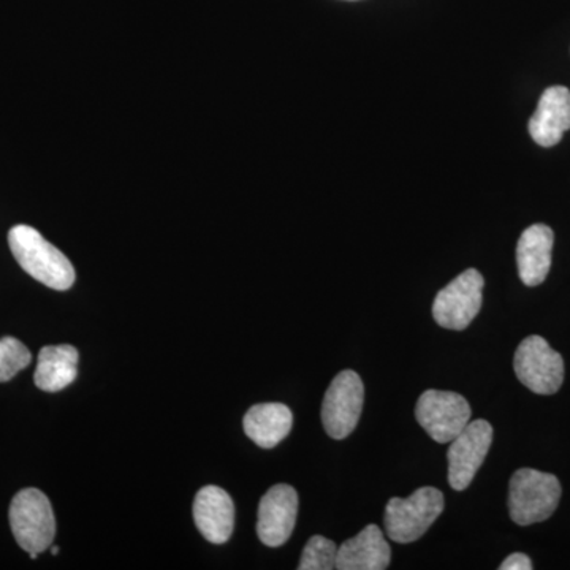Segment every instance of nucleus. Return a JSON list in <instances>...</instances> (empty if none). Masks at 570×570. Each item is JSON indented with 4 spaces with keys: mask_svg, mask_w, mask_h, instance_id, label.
<instances>
[{
    "mask_svg": "<svg viewBox=\"0 0 570 570\" xmlns=\"http://www.w3.org/2000/svg\"><path fill=\"white\" fill-rule=\"evenodd\" d=\"M11 253L18 264L33 279L55 288V291H69L75 283V268L50 242L43 238L29 225H17L9 234Z\"/></svg>",
    "mask_w": 570,
    "mask_h": 570,
    "instance_id": "f257e3e1",
    "label": "nucleus"
},
{
    "mask_svg": "<svg viewBox=\"0 0 570 570\" xmlns=\"http://www.w3.org/2000/svg\"><path fill=\"white\" fill-rule=\"evenodd\" d=\"M560 499V480L549 472L523 468L510 479V519L520 527H530L549 520L558 509Z\"/></svg>",
    "mask_w": 570,
    "mask_h": 570,
    "instance_id": "f03ea898",
    "label": "nucleus"
},
{
    "mask_svg": "<svg viewBox=\"0 0 570 570\" xmlns=\"http://www.w3.org/2000/svg\"><path fill=\"white\" fill-rule=\"evenodd\" d=\"M444 508V494L434 487H423L409 498H392L385 508V531L393 542H415L430 530Z\"/></svg>",
    "mask_w": 570,
    "mask_h": 570,
    "instance_id": "7ed1b4c3",
    "label": "nucleus"
},
{
    "mask_svg": "<svg viewBox=\"0 0 570 570\" xmlns=\"http://www.w3.org/2000/svg\"><path fill=\"white\" fill-rule=\"evenodd\" d=\"M10 527L18 546L28 553L50 549L56 535L50 499L37 489L20 491L11 501Z\"/></svg>",
    "mask_w": 570,
    "mask_h": 570,
    "instance_id": "20e7f679",
    "label": "nucleus"
},
{
    "mask_svg": "<svg viewBox=\"0 0 570 570\" xmlns=\"http://www.w3.org/2000/svg\"><path fill=\"white\" fill-rule=\"evenodd\" d=\"M513 367L521 384L538 395H553L564 382V360L542 336L521 341Z\"/></svg>",
    "mask_w": 570,
    "mask_h": 570,
    "instance_id": "39448f33",
    "label": "nucleus"
},
{
    "mask_svg": "<svg viewBox=\"0 0 570 570\" xmlns=\"http://www.w3.org/2000/svg\"><path fill=\"white\" fill-rule=\"evenodd\" d=\"M365 403V385L355 371H341L328 390L322 404V422L330 438L341 441L354 433L362 417Z\"/></svg>",
    "mask_w": 570,
    "mask_h": 570,
    "instance_id": "423d86ee",
    "label": "nucleus"
},
{
    "mask_svg": "<svg viewBox=\"0 0 570 570\" xmlns=\"http://www.w3.org/2000/svg\"><path fill=\"white\" fill-rule=\"evenodd\" d=\"M466 397L444 390H426L419 397L415 417L419 425L439 444H449L471 422Z\"/></svg>",
    "mask_w": 570,
    "mask_h": 570,
    "instance_id": "0eeeda50",
    "label": "nucleus"
},
{
    "mask_svg": "<svg viewBox=\"0 0 570 570\" xmlns=\"http://www.w3.org/2000/svg\"><path fill=\"white\" fill-rule=\"evenodd\" d=\"M483 276L478 269L469 268L442 288L433 303V317L442 328H468L478 317L483 303Z\"/></svg>",
    "mask_w": 570,
    "mask_h": 570,
    "instance_id": "6e6552de",
    "label": "nucleus"
},
{
    "mask_svg": "<svg viewBox=\"0 0 570 570\" xmlns=\"http://www.w3.org/2000/svg\"><path fill=\"white\" fill-rule=\"evenodd\" d=\"M493 442V426L487 420H474L453 439L448 452L449 483L463 491L471 485Z\"/></svg>",
    "mask_w": 570,
    "mask_h": 570,
    "instance_id": "1a4fd4ad",
    "label": "nucleus"
},
{
    "mask_svg": "<svg viewBox=\"0 0 570 570\" xmlns=\"http://www.w3.org/2000/svg\"><path fill=\"white\" fill-rule=\"evenodd\" d=\"M298 515V494L285 483L266 491L258 505L257 534L266 547L284 546L294 532Z\"/></svg>",
    "mask_w": 570,
    "mask_h": 570,
    "instance_id": "9d476101",
    "label": "nucleus"
},
{
    "mask_svg": "<svg viewBox=\"0 0 570 570\" xmlns=\"http://www.w3.org/2000/svg\"><path fill=\"white\" fill-rule=\"evenodd\" d=\"M194 520L206 540L227 542L235 528V504L230 494L214 485L198 491L194 501Z\"/></svg>",
    "mask_w": 570,
    "mask_h": 570,
    "instance_id": "9b49d317",
    "label": "nucleus"
},
{
    "mask_svg": "<svg viewBox=\"0 0 570 570\" xmlns=\"http://www.w3.org/2000/svg\"><path fill=\"white\" fill-rule=\"evenodd\" d=\"M570 129V91L564 86H551L540 97L538 110L530 119L532 140L551 148Z\"/></svg>",
    "mask_w": 570,
    "mask_h": 570,
    "instance_id": "f8f14e48",
    "label": "nucleus"
},
{
    "mask_svg": "<svg viewBox=\"0 0 570 570\" xmlns=\"http://www.w3.org/2000/svg\"><path fill=\"white\" fill-rule=\"evenodd\" d=\"M554 234L546 224H535L521 234L517 245V265L521 283L528 287L540 285L549 276Z\"/></svg>",
    "mask_w": 570,
    "mask_h": 570,
    "instance_id": "ddd939ff",
    "label": "nucleus"
},
{
    "mask_svg": "<svg viewBox=\"0 0 570 570\" xmlns=\"http://www.w3.org/2000/svg\"><path fill=\"white\" fill-rule=\"evenodd\" d=\"M392 560V550L377 524H367L355 538L337 549L336 569L384 570Z\"/></svg>",
    "mask_w": 570,
    "mask_h": 570,
    "instance_id": "4468645a",
    "label": "nucleus"
},
{
    "mask_svg": "<svg viewBox=\"0 0 570 570\" xmlns=\"http://www.w3.org/2000/svg\"><path fill=\"white\" fill-rule=\"evenodd\" d=\"M294 425V414L283 403L255 404L246 412L243 426L258 448L273 449L283 442Z\"/></svg>",
    "mask_w": 570,
    "mask_h": 570,
    "instance_id": "2eb2a0df",
    "label": "nucleus"
},
{
    "mask_svg": "<svg viewBox=\"0 0 570 570\" xmlns=\"http://www.w3.org/2000/svg\"><path fill=\"white\" fill-rule=\"evenodd\" d=\"M78 351L69 344L62 346H47L41 348L39 363H37L36 381L37 387L43 392H59L69 387L77 379Z\"/></svg>",
    "mask_w": 570,
    "mask_h": 570,
    "instance_id": "dca6fc26",
    "label": "nucleus"
},
{
    "mask_svg": "<svg viewBox=\"0 0 570 570\" xmlns=\"http://www.w3.org/2000/svg\"><path fill=\"white\" fill-rule=\"evenodd\" d=\"M337 547L333 540L314 535L306 543L299 560V570H332L336 569Z\"/></svg>",
    "mask_w": 570,
    "mask_h": 570,
    "instance_id": "f3484780",
    "label": "nucleus"
},
{
    "mask_svg": "<svg viewBox=\"0 0 570 570\" xmlns=\"http://www.w3.org/2000/svg\"><path fill=\"white\" fill-rule=\"evenodd\" d=\"M32 355L29 348L17 337H2L0 340V382L10 381L31 363Z\"/></svg>",
    "mask_w": 570,
    "mask_h": 570,
    "instance_id": "a211bd4d",
    "label": "nucleus"
},
{
    "mask_svg": "<svg viewBox=\"0 0 570 570\" xmlns=\"http://www.w3.org/2000/svg\"><path fill=\"white\" fill-rule=\"evenodd\" d=\"M501 570H531L532 562L530 557H527L524 553H513L510 554L508 560H504L501 566H499Z\"/></svg>",
    "mask_w": 570,
    "mask_h": 570,
    "instance_id": "6ab92c4d",
    "label": "nucleus"
},
{
    "mask_svg": "<svg viewBox=\"0 0 570 570\" xmlns=\"http://www.w3.org/2000/svg\"><path fill=\"white\" fill-rule=\"evenodd\" d=\"M51 553H52V554H55V557H56V554H58V553H59V549H58V547H52V549H51Z\"/></svg>",
    "mask_w": 570,
    "mask_h": 570,
    "instance_id": "aec40b11",
    "label": "nucleus"
}]
</instances>
